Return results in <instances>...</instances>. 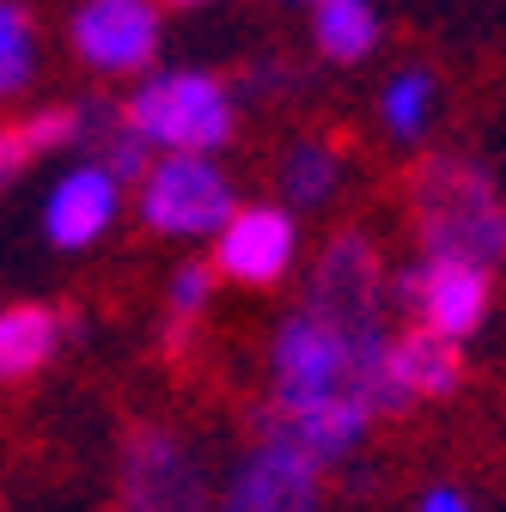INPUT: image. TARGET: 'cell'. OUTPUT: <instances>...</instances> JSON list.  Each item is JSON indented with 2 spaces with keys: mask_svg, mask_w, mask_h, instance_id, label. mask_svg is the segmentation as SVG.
<instances>
[{
  "mask_svg": "<svg viewBox=\"0 0 506 512\" xmlns=\"http://www.w3.org/2000/svg\"><path fill=\"white\" fill-rule=\"evenodd\" d=\"M385 342H391V281L366 232H342L318 250L299 305L269 342V397L257 433H275L324 470L348 464L385 403Z\"/></svg>",
  "mask_w": 506,
  "mask_h": 512,
  "instance_id": "6da1fadb",
  "label": "cell"
},
{
  "mask_svg": "<svg viewBox=\"0 0 506 512\" xmlns=\"http://www.w3.org/2000/svg\"><path fill=\"white\" fill-rule=\"evenodd\" d=\"M409 220L433 256H464L482 269L506 263V196L488 165L464 153H427L409 171Z\"/></svg>",
  "mask_w": 506,
  "mask_h": 512,
  "instance_id": "7a4b0ae2",
  "label": "cell"
},
{
  "mask_svg": "<svg viewBox=\"0 0 506 512\" xmlns=\"http://www.w3.org/2000/svg\"><path fill=\"white\" fill-rule=\"evenodd\" d=\"M214 464L171 421H135L116 445L110 512H214Z\"/></svg>",
  "mask_w": 506,
  "mask_h": 512,
  "instance_id": "3957f363",
  "label": "cell"
},
{
  "mask_svg": "<svg viewBox=\"0 0 506 512\" xmlns=\"http://www.w3.org/2000/svg\"><path fill=\"white\" fill-rule=\"evenodd\" d=\"M122 116H129V128L153 153H220L238 128V104H232L226 80L202 74V68L147 74L135 86V98L122 104Z\"/></svg>",
  "mask_w": 506,
  "mask_h": 512,
  "instance_id": "277c9868",
  "label": "cell"
},
{
  "mask_svg": "<svg viewBox=\"0 0 506 512\" xmlns=\"http://www.w3.org/2000/svg\"><path fill=\"white\" fill-rule=\"evenodd\" d=\"M141 226L159 238H214L232 220V177L214 153H159L141 177Z\"/></svg>",
  "mask_w": 506,
  "mask_h": 512,
  "instance_id": "5b68a950",
  "label": "cell"
},
{
  "mask_svg": "<svg viewBox=\"0 0 506 512\" xmlns=\"http://www.w3.org/2000/svg\"><path fill=\"white\" fill-rule=\"evenodd\" d=\"M494 269L482 263H464V256H433L421 250V263H409L391 287V299L415 317L421 330L433 336H446V342H470L482 324H488V311H494Z\"/></svg>",
  "mask_w": 506,
  "mask_h": 512,
  "instance_id": "8992f818",
  "label": "cell"
},
{
  "mask_svg": "<svg viewBox=\"0 0 506 512\" xmlns=\"http://www.w3.org/2000/svg\"><path fill=\"white\" fill-rule=\"evenodd\" d=\"M324 464L299 445L257 433V445L214 488V512H324Z\"/></svg>",
  "mask_w": 506,
  "mask_h": 512,
  "instance_id": "52a82bcc",
  "label": "cell"
},
{
  "mask_svg": "<svg viewBox=\"0 0 506 512\" xmlns=\"http://www.w3.org/2000/svg\"><path fill=\"white\" fill-rule=\"evenodd\" d=\"M299 263V220L293 208H232L214 232V275L232 287H281Z\"/></svg>",
  "mask_w": 506,
  "mask_h": 512,
  "instance_id": "ba28073f",
  "label": "cell"
},
{
  "mask_svg": "<svg viewBox=\"0 0 506 512\" xmlns=\"http://www.w3.org/2000/svg\"><path fill=\"white\" fill-rule=\"evenodd\" d=\"M68 43L92 74H141L159 55V7L153 0H80Z\"/></svg>",
  "mask_w": 506,
  "mask_h": 512,
  "instance_id": "9c48e42d",
  "label": "cell"
},
{
  "mask_svg": "<svg viewBox=\"0 0 506 512\" xmlns=\"http://www.w3.org/2000/svg\"><path fill=\"white\" fill-rule=\"evenodd\" d=\"M458 384H464L458 342L433 336L421 324H409L403 336L385 342V403H391V415H409V409L439 403V397H458Z\"/></svg>",
  "mask_w": 506,
  "mask_h": 512,
  "instance_id": "30bf717a",
  "label": "cell"
},
{
  "mask_svg": "<svg viewBox=\"0 0 506 512\" xmlns=\"http://www.w3.org/2000/svg\"><path fill=\"white\" fill-rule=\"evenodd\" d=\"M122 214V177H110L98 159L61 171V183L43 202V238L55 250H92Z\"/></svg>",
  "mask_w": 506,
  "mask_h": 512,
  "instance_id": "8fae6325",
  "label": "cell"
},
{
  "mask_svg": "<svg viewBox=\"0 0 506 512\" xmlns=\"http://www.w3.org/2000/svg\"><path fill=\"white\" fill-rule=\"evenodd\" d=\"M61 342H68V317L55 305H37V299L0 305V384L37 378L61 354Z\"/></svg>",
  "mask_w": 506,
  "mask_h": 512,
  "instance_id": "7c38bea8",
  "label": "cell"
},
{
  "mask_svg": "<svg viewBox=\"0 0 506 512\" xmlns=\"http://www.w3.org/2000/svg\"><path fill=\"white\" fill-rule=\"evenodd\" d=\"M74 141H86V104H49L19 122H0V189L19 183L43 153L74 147Z\"/></svg>",
  "mask_w": 506,
  "mask_h": 512,
  "instance_id": "4fadbf2b",
  "label": "cell"
},
{
  "mask_svg": "<svg viewBox=\"0 0 506 512\" xmlns=\"http://www.w3.org/2000/svg\"><path fill=\"white\" fill-rule=\"evenodd\" d=\"M342 171H348V159H342L336 141H293V147L281 153V171H275L281 202H287L293 214L324 208L336 189H342Z\"/></svg>",
  "mask_w": 506,
  "mask_h": 512,
  "instance_id": "5bb4252c",
  "label": "cell"
},
{
  "mask_svg": "<svg viewBox=\"0 0 506 512\" xmlns=\"http://www.w3.org/2000/svg\"><path fill=\"white\" fill-rule=\"evenodd\" d=\"M311 37H318L324 61L354 68V61H366L378 49V13L366 0H318V7H311Z\"/></svg>",
  "mask_w": 506,
  "mask_h": 512,
  "instance_id": "9a60e30c",
  "label": "cell"
},
{
  "mask_svg": "<svg viewBox=\"0 0 506 512\" xmlns=\"http://www.w3.org/2000/svg\"><path fill=\"white\" fill-rule=\"evenodd\" d=\"M439 116V80L427 68H403L391 74L385 98H378V122H385V135L391 141H421L427 128Z\"/></svg>",
  "mask_w": 506,
  "mask_h": 512,
  "instance_id": "2e32d148",
  "label": "cell"
},
{
  "mask_svg": "<svg viewBox=\"0 0 506 512\" xmlns=\"http://www.w3.org/2000/svg\"><path fill=\"white\" fill-rule=\"evenodd\" d=\"M37 74V25L19 0H0V98L25 92Z\"/></svg>",
  "mask_w": 506,
  "mask_h": 512,
  "instance_id": "e0dca14e",
  "label": "cell"
},
{
  "mask_svg": "<svg viewBox=\"0 0 506 512\" xmlns=\"http://www.w3.org/2000/svg\"><path fill=\"white\" fill-rule=\"evenodd\" d=\"M214 287H220L214 263H183V269L171 275V287H165V317H171V336H177V342H183V336L208 317Z\"/></svg>",
  "mask_w": 506,
  "mask_h": 512,
  "instance_id": "ac0fdd59",
  "label": "cell"
},
{
  "mask_svg": "<svg viewBox=\"0 0 506 512\" xmlns=\"http://www.w3.org/2000/svg\"><path fill=\"white\" fill-rule=\"evenodd\" d=\"M244 86L257 92V98H275V92H287V86H293V68H281V61H257V68L244 74Z\"/></svg>",
  "mask_w": 506,
  "mask_h": 512,
  "instance_id": "d6986e66",
  "label": "cell"
},
{
  "mask_svg": "<svg viewBox=\"0 0 506 512\" xmlns=\"http://www.w3.org/2000/svg\"><path fill=\"white\" fill-rule=\"evenodd\" d=\"M415 512H476V506H470V494H464V488H452V482H433V488L415 500Z\"/></svg>",
  "mask_w": 506,
  "mask_h": 512,
  "instance_id": "ffe728a7",
  "label": "cell"
},
{
  "mask_svg": "<svg viewBox=\"0 0 506 512\" xmlns=\"http://www.w3.org/2000/svg\"><path fill=\"white\" fill-rule=\"evenodd\" d=\"M165 7H208V0H165Z\"/></svg>",
  "mask_w": 506,
  "mask_h": 512,
  "instance_id": "44dd1931",
  "label": "cell"
},
{
  "mask_svg": "<svg viewBox=\"0 0 506 512\" xmlns=\"http://www.w3.org/2000/svg\"><path fill=\"white\" fill-rule=\"evenodd\" d=\"M293 7H318V0H293Z\"/></svg>",
  "mask_w": 506,
  "mask_h": 512,
  "instance_id": "7402d4cb",
  "label": "cell"
}]
</instances>
